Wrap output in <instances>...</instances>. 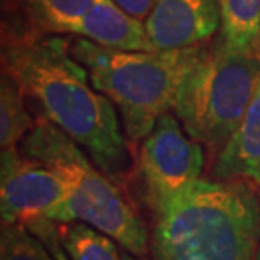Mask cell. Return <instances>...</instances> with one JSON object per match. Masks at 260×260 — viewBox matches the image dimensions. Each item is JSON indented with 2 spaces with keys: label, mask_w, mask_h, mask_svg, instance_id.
I'll list each match as a JSON object with an SVG mask.
<instances>
[{
  "label": "cell",
  "mask_w": 260,
  "mask_h": 260,
  "mask_svg": "<svg viewBox=\"0 0 260 260\" xmlns=\"http://www.w3.org/2000/svg\"><path fill=\"white\" fill-rule=\"evenodd\" d=\"M2 68L51 122L76 142L110 178L130 168L115 105L96 91L86 68L73 58L61 36H22L5 41Z\"/></svg>",
  "instance_id": "cell-1"
},
{
  "label": "cell",
  "mask_w": 260,
  "mask_h": 260,
  "mask_svg": "<svg viewBox=\"0 0 260 260\" xmlns=\"http://www.w3.org/2000/svg\"><path fill=\"white\" fill-rule=\"evenodd\" d=\"M154 220L155 260H257L260 198L245 181L200 179Z\"/></svg>",
  "instance_id": "cell-2"
},
{
  "label": "cell",
  "mask_w": 260,
  "mask_h": 260,
  "mask_svg": "<svg viewBox=\"0 0 260 260\" xmlns=\"http://www.w3.org/2000/svg\"><path fill=\"white\" fill-rule=\"evenodd\" d=\"M203 44L169 51H118L80 36L70 51L86 68L91 85L120 112L132 142H142L155 122L173 110L181 78L201 53Z\"/></svg>",
  "instance_id": "cell-3"
},
{
  "label": "cell",
  "mask_w": 260,
  "mask_h": 260,
  "mask_svg": "<svg viewBox=\"0 0 260 260\" xmlns=\"http://www.w3.org/2000/svg\"><path fill=\"white\" fill-rule=\"evenodd\" d=\"M27 157L44 164L63 179L75 221L107 233L118 245L137 257L149 250L144 220L127 194L112 183L80 145L51 122L39 118L19 145Z\"/></svg>",
  "instance_id": "cell-4"
},
{
  "label": "cell",
  "mask_w": 260,
  "mask_h": 260,
  "mask_svg": "<svg viewBox=\"0 0 260 260\" xmlns=\"http://www.w3.org/2000/svg\"><path fill=\"white\" fill-rule=\"evenodd\" d=\"M260 80V58L203 44L176 90L173 112L191 139L218 154L240 125Z\"/></svg>",
  "instance_id": "cell-5"
},
{
  "label": "cell",
  "mask_w": 260,
  "mask_h": 260,
  "mask_svg": "<svg viewBox=\"0 0 260 260\" xmlns=\"http://www.w3.org/2000/svg\"><path fill=\"white\" fill-rule=\"evenodd\" d=\"M203 168L201 144L189 137L178 117L164 113L142 140L139 154L145 201L154 215L198 183Z\"/></svg>",
  "instance_id": "cell-6"
},
{
  "label": "cell",
  "mask_w": 260,
  "mask_h": 260,
  "mask_svg": "<svg viewBox=\"0 0 260 260\" xmlns=\"http://www.w3.org/2000/svg\"><path fill=\"white\" fill-rule=\"evenodd\" d=\"M0 213L2 225H27L34 220L73 223L63 179L19 149L0 154Z\"/></svg>",
  "instance_id": "cell-7"
},
{
  "label": "cell",
  "mask_w": 260,
  "mask_h": 260,
  "mask_svg": "<svg viewBox=\"0 0 260 260\" xmlns=\"http://www.w3.org/2000/svg\"><path fill=\"white\" fill-rule=\"evenodd\" d=\"M144 25L154 49L191 48L220 29V5L218 0H155Z\"/></svg>",
  "instance_id": "cell-8"
},
{
  "label": "cell",
  "mask_w": 260,
  "mask_h": 260,
  "mask_svg": "<svg viewBox=\"0 0 260 260\" xmlns=\"http://www.w3.org/2000/svg\"><path fill=\"white\" fill-rule=\"evenodd\" d=\"M103 48L118 51H157L150 44L145 25L112 0H98L73 30Z\"/></svg>",
  "instance_id": "cell-9"
},
{
  "label": "cell",
  "mask_w": 260,
  "mask_h": 260,
  "mask_svg": "<svg viewBox=\"0 0 260 260\" xmlns=\"http://www.w3.org/2000/svg\"><path fill=\"white\" fill-rule=\"evenodd\" d=\"M213 174L218 181H250L260 186V80L240 125L216 154Z\"/></svg>",
  "instance_id": "cell-10"
},
{
  "label": "cell",
  "mask_w": 260,
  "mask_h": 260,
  "mask_svg": "<svg viewBox=\"0 0 260 260\" xmlns=\"http://www.w3.org/2000/svg\"><path fill=\"white\" fill-rule=\"evenodd\" d=\"M220 41L233 53L257 56L260 48V0H218Z\"/></svg>",
  "instance_id": "cell-11"
},
{
  "label": "cell",
  "mask_w": 260,
  "mask_h": 260,
  "mask_svg": "<svg viewBox=\"0 0 260 260\" xmlns=\"http://www.w3.org/2000/svg\"><path fill=\"white\" fill-rule=\"evenodd\" d=\"M98 0H17L32 34L61 36L73 30Z\"/></svg>",
  "instance_id": "cell-12"
},
{
  "label": "cell",
  "mask_w": 260,
  "mask_h": 260,
  "mask_svg": "<svg viewBox=\"0 0 260 260\" xmlns=\"http://www.w3.org/2000/svg\"><path fill=\"white\" fill-rule=\"evenodd\" d=\"M20 86L9 75L0 78V147L2 150L19 149L22 140L32 132L38 120L25 105Z\"/></svg>",
  "instance_id": "cell-13"
},
{
  "label": "cell",
  "mask_w": 260,
  "mask_h": 260,
  "mask_svg": "<svg viewBox=\"0 0 260 260\" xmlns=\"http://www.w3.org/2000/svg\"><path fill=\"white\" fill-rule=\"evenodd\" d=\"M59 243L70 260H123L112 237L81 221L59 225Z\"/></svg>",
  "instance_id": "cell-14"
},
{
  "label": "cell",
  "mask_w": 260,
  "mask_h": 260,
  "mask_svg": "<svg viewBox=\"0 0 260 260\" xmlns=\"http://www.w3.org/2000/svg\"><path fill=\"white\" fill-rule=\"evenodd\" d=\"M0 260H58L25 225H2Z\"/></svg>",
  "instance_id": "cell-15"
},
{
  "label": "cell",
  "mask_w": 260,
  "mask_h": 260,
  "mask_svg": "<svg viewBox=\"0 0 260 260\" xmlns=\"http://www.w3.org/2000/svg\"><path fill=\"white\" fill-rule=\"evenodd\" d=\"M30 232L34 233L36 237H39L41 240L46 243V247L49 248L51 253L58 258V260H70L64 253L63 247L59 243V223H54L51 220H46V218H41V220H34L25 225Z\"/></svg>",
  "instance_id": "cell-16"
},
{
  "label": "cell",
  "mask_w": 260,
  "mask_h": 260,
  "mask_svg": "<svg viewBox=\"0 0 260 260\" xmlns=\"http://www.w3.org/2000/svg\"><path fill=\"white\" fill-rule=\"evenodd\" d=\"M112 2L118 5L120 9H123L127 14L132 15V17H137L142 20L150 14L155 0H112Z\"/></svg>",
  "instance_id": "cell-17"
},
{
  "label": "cell",
  "mask_w": 260,
  "mask_h": 260,
  "mask_svg": "<svg viewBox=\"0 0 260 260\" xmlns=\"http://www.w3.org/2000/svg\"><path fill=\"white\" fill-rule=\"evenodd\" d=\"M123 255V260H147V258H144V257H137V255H134V253H130V252H123L122 253Z\"/></svg>",
  "instance_id": "cell-18"
},
{
  "label": "cell",
  "mask_w": 260,
  "mask_h": 260,
  "mask_svg": "<svg viewBox=\"0 0 260 260\" xmlns=\"http://www.w3.org/2000/svg\"><path fill=\"white\" fill-rule=\"evenodd\" d=\"M257 260H260V247H258V252H257Z\"/></svg>",
  "instance_id": "cell-19"
},
{
  "label": "cell",
  "mask_w": 260,
  "mask_h": 260,
  "mask_svg": "<svg viewBox=\"0 0 260 260\" xmlns=\"http://www.w3.org/2000/svg\"><path fill=\"white\" fill-rule=\"evenodd\" d=\"M258 46H260V41H258Z\"/></svg>",
  "instance_id": "cell-20"
}]
</instances>
